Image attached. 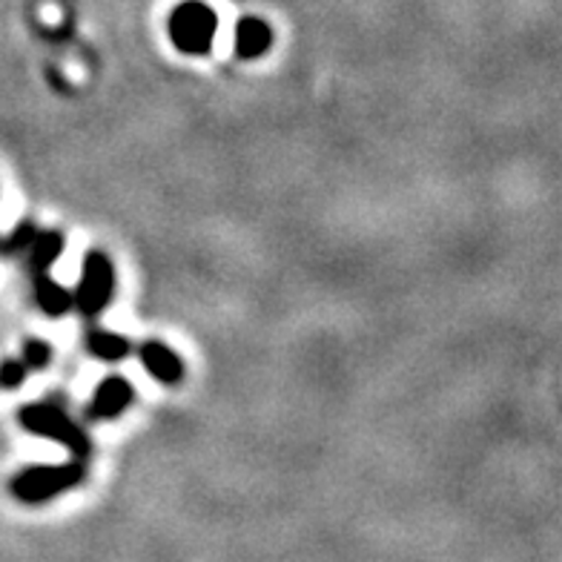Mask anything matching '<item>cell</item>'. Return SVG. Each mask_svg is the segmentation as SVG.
Returning <instances> with one entry per match:
<instances>
[{
	"label": "cell",
	"mask_w": 562,
	"mask_h": 562,
	"mask_svg": "<svg viewBox=\"0 0 562 562\" xmlns=\"http://www.w3.org/2000/svg\"><path fill=\"white\" fill-rule=\"evenodd\" d=\"M112 293H115L112 261L98 251L89 253L84 258V273H81L75 296H72V305L78 307L84 316H98L112 302Z\"/></svg>",
	"instance_id": "277c9868"
},
{
	"label": "cell",
	"mask_w": 562,
	"mask_h": 562,
	"mask_svg": "<svg viewBox=\"0 0 562 562\" xmlns=\"http://www.w3.org/2000/svg\"><path fill=\"white\" fill-rule=\"evenodd\" d=\"M130 339L121 337V333H112V330H95L89 333V351L93 356L103 362H121L130 353Z\"/></svg>",
	"instance_id": "30bf717a"
},
{
	"label": "cell",
	"mask_w": 562,
	"mask_h": 562,
	"mask_svg": "<svg viewBox=\"0 0 562 562\" xmlns=\"http://www.w3.org/2000/svg\"><path fill=\"white\" fill-rule=\"evenodd\" d=\"M35 233H38V230H35V224H29V221H24V224L17 227L15 233L9 235L7 242L0 244V253L26 251V247H29V244H32V239H35Z\"/></svg>",
	"instance_id": "4fadbf2b"
},
{
	"label": "cell",
	"mask_w": 562,
	"mask_h": 562,
	"mask_svg": "<svg viewBox=\"0 0 562 562\" xmlns=\"http://www.w3.org/2000/svg\"><path fill=\"white\" fill-rule=\"evenodd\" d=\"M270 47H273V29L261 17H244V21H239V26H235V52L244 61L261 58Z\"/></svg>",
	"instance_id": "52a82bcc"
},
{
	"label": "cell",
	"mask_w": 562,
	"mask_h": 562,
	"mask_svg": "<svg viewBox=\"0 0 562 562\" xmlns=\"http://www.w3.org/2000/svg\"><path fill=\"white\" fill-rule=\"evenodd\" d=\"M21 425L24 430L35 433V437H44V439H52V442H61V445L70 448L75 453V462H84L93 451L89 445V437H86L84 430L70 419V416L63 414L61 407L56 405H47V402H38V405H26L21 411Z\"/></svg>",
	"instance_id": "3957f363"
},
{
	"label": "cell",
	"mask_w": 562,
	"mask_h": 562,
	"mask_svg": "<svg viewBox=\"0 0 562 562\" xmlns=\"http://www.w3.org/2000/svg\"><path fill=\"white\" fill-rule=\"evenodd\" d=\"M52 359V347L47 342H40V339H29L24 344V365L32 367V370H44Z\"/></svg>",
	"instance_id": "8fae6325"
},
{
	"label": "cell",
	"mask_w": 562,
	"mask_h": 562,
	"mask_svg": "<svg viewBox=\"0 0 562 562\" xmlns=\"http://www.w3.org/2000/svg\"><path fill=\"white\" fill-rule=\"evenodd\" d=\"M35 302H38V307L47 313V316L61 319V316L70 313L72 293L63 288V284H58L49 273H38L35 276Z\"/></svg>",
	"instance_id": "ba28073f"
},
{
	"label": "cell",
	"mask_w": 562,
	"mask_h": 562,
	"mask_svg": "<svg viewBox=\"0 0 562 562\" xmlns=\"http://www.w3.org/2000/svg\"><path fill=\"white\" fill-rule=\"evenodd\" d=\"M86 479L84 462H66V465H38V468H24L12 482L9 491L15 493L21 502H47L58 493L70 491Z\"/></svg>",
	"instance_id": "7a4b0ae2"
},
{
	"label": "cell",
	"mask_w": 562,
	"mask_h": 562,
	"mask_svg": "<svg viewBox=\"0 0 562 562\" xmlns=\"http://www.w3.org/2000/svg\"><path fill=\"white\" fill-rule=\"evenodd\" d=\"M133 402V384L121 379V376H110L98 384V391L93 396V405H89V414L95 419H115L130 407Z\"/></svg>",
	"instance_id": "5b68a950"
},
{
	"label": "cell",
	"mask_w": 562,
	"mask_h": 562,
	"mask_svg": "<svg viewBox=\"0 0 562 562\" xmlns=\"http://www.w3.org/2000/svg\"><path fill=\"white\" fill-rule=\"evenodd\" d=\"M140 365L147 367L161 384H179L181 376H184V365H181L179 353L167 347L164 342L140 344Z\"/></svg>",
	"instance_id": "8992f818"
},
{
	"label": "cell",
	"mask_w": 562,
	"mask_h": 562,
	"mask_svg": "<svg viewBox=\"0 0 562 562\" xmlns=\"http://www.w3.org/2000/svg\"><path fill=\"white\" fill-rule=\"evenodd\" d=\"M29 251V267L32 273H49V267L56 265L63 253V235L61 233H35L32 244L26 247Z\"/></svg>",
	"instance_id": "9c48e42d"
},
{
	"label": "cell",
	"mask_w": 562,
	"mask_h": 562,
	"mask_svg": "<svg viewBox=\"0 0 562 562\" xmlns=\"http://www.w3.org/2000/svg\"><path fill=\"white\" fill-rule=\"evenodd\" d=\"M216 29H219V17L201 0H187L172 9L170 40L184 56H207L216 40Z\"/></svg>",
	"instance_id": "6da1fadb"
},
{
	"label": "cell",
	"mask_w": 562,
	"mask_h": 562,
	"mask_svg": "<svg viewBox=\"0 0 562 562\" xmlns=\"http://www.w3.org/2000/svg\"><path fill=\"white\" fill-rule=\"evenodd\" d=\"M26 370H29V367H26L21 359H7L3 365H0V388H7V391L21 388L26 379Z\"/></svg>",
	"instance_id": "7c38bea8"
}]
</instances>
